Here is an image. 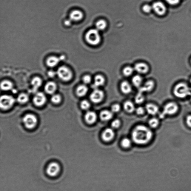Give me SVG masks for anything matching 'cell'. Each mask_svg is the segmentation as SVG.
Masks as SVG:
<instances>
[{
  "label": "cell",
  "instance_id": "f1b7e54d",
  "mask_svg": "<svg viewBox=\"0 0 191 191\" xmlns=\"http://www.w3.org/2000/svg\"><path fill=\"white\" fill-rule=\"evenodd\" d=\"M107 26V22L104 20L98 21L96 24V27L98 30H102L105 29Z\"/></svg>",
  "mask_w": 191,
  "mask_h": 191
},
{
  "label": "cell",
  "instance_id": "cb8c5ba5",
  "mask_svg": "<svg viewBox=\"0 0 191 191\" xmlns=\"http://www.w3.org/2000/svg\"><path fill=\"white\" fill-rule=\"evenodd\" d=\"M124 108L127 113H131L135 110L133 103L130 101H127L124 103Z\"/></svg>",
  "mask_w": 191,
  "mask_h": 191
},
{
  "label": "cell",
  "instance_id": "ffe728a7",
  "mask_svg": "<svg viewBox=\"0 0 191 191\" xmlns=\"http://www.w3.org/2000/svg\"><path fill=\"white\" fill-rule=\"evenodd\" d=\"M105 83V79L103 76L98 75L95 76L94 78V83L93 85V87L95 89L97 88L103 86Z\"/></svg>",
  "mask_w": 191,
  "mask_h": 191
},
{
  "label": "cell",
  "instance_id": "bcb514c9",
  "mask_svg": "<svg viewBox=\"0 0 191 191\" xmlns=\"http://www.w3.org/2000/svg\"><path fill=\"white\" fill-rule=\"evenodd\" d=\"M190 83H191V79H190Z\"/></svg>",
  "mask_w": 191,
  "mask_h": 191
},
{
  "label": "cell",
  "instance_id": "ba28073f",
  "mask_svg": "<svg viewBox=\"0 0 191 191\" xmlns=\"http://www.w3.org/2000/svg\"><path fill=\"white\" fill-rule=\"evenodd\" d=\"M61 170L60 166L58 163L52 162L49 164L46 168V173L50 177H56L59 174Z\"/></svg>",
  "mask_w": 191,
  "mask_h": 191
},
{
  "label": "cell",
  "instance_id": "6da1fadb",
  "mask_svg": "<svg viewBox=\"0 0 191 191\" xmlns=\"http://www.w3.org/2000/svg\"><path fill=\"white\" fill-rule=\"evenodd\" d=\"M131 136L133 141L136 144H145L152 140L153 133L145 125H138L134 128Z\"/></svg>",
  "mask_w": 191,
  "mask_h": 191
},
{
  "label": "cell",
  "instance_id": "7402d4cb",
  "mask_svg": "<svg viewBox=\"0 0 191 191\" xmlns=\"http://www.w3.org/2000/svg\"><path fill=\"white\" fill-rule=\"evenodd\" d=\"M88 88L85 85H81L78 86L76 90V93L79 97H83L87 93Z\"/></svg>",
  "mask_w": 191,
  "mask_h": 191
},
{
  "label": "cell",
  "instance_id": "d6a6232c",
  "mask_svg": "<svg viewBox=\"0 0 191 191\" xmlns=\"http://www.w3.org/2000/svg\"><path fill=\"white\" fill-rule=\"evenodd\" d=\"M80 107L83 110H88L90 107V104L87 100H83L81 103Z\"/></svg>",
  "mask_w": 191,
  "mask_h": 191
},
{
  "label": "cell",
  "instance_id": "603a6c76",
  "mask_svg": "<svg viewBox=\"0 0 191 191\" xmlns=\"http://www.w3.org/2000/svg\"><path fill=\"white\" fill-rule=\"evenodd\" d=\"M83 17V14L81 12L78 10L73 11L70 15V18L71 20L78 21L81 20Z\"/></svg>",
  "mask_w": 191,
  "mask_h": 191
},
{
  "label": "cell",
  "instance_id": "277c9868",
  "mask_svg": "<svg viewBox=\"0 0 191 191\" xmlns=\"http://www.w3.org/2000/svg\"><path fill=\"white\" fill-rule=\"evenodd\" d=\"M178 110V107L175 103L170 102L164 107L162 113L159 115L160 117L163 118L167 115H171L175 114Z\"/></svg>",
  "mask_w": 191,
  "mask_h": 191
},
{
  "label": "cell",
  "instance_id": "60d3db41",
  "mask_svg": "<svg viewBox=\"0 0 191 191\" xmlns=\"http://www.w3.org/2000/svg\"><path fill=\"white\" fill-rule=\"evenodd\" d=\"M167 2L171 5H176L180 2V0H165Z\"/></svg>",
  "mask_w": 191,
  "mask_h": 191
},
{
  "label": "cell",
  "instance_id": "1f68e13d",
  "mask_svg": "<svg viewBox=\"0 0 191 191\" xmlns=\"http://www.w3.org/2000/svg\"><path fill=\"white\" fill-rule=\"evenodd\" d=\"M121 144L122 147L126 148L130 147L131 144V141L130 139L127 138H124L122 140L121 142Z\"/></svg>",
  "mask_w": 191,
  "mask_h": 191
},
{
  "label": "cell",
  "instance_id": "484cf974",
  "mask_svg": "<svg viewBox=\"0 0 191 191\" xmlns=\"http://www.w3.org/2000/svg\"><path fill=\"white\" fill-rule=\"evenodd\" d=\"M60 58L55 56H51L47 59V64L48 66L50 67H53L57 65L60 60Z\"/></svg>",
  "mask_w": 191,
  "mask_h": 191
},
{
  "label": "cell",
  "instance_id": "ee69618b",
  "mask_svg": "<svg viewBox=\"0 0 191 191\" xmlns=\"http://www.w3.org/2000/svg\"><path fill=\"white\" fill-rule=\"evenodd\" d=\"M70 23V22L69 21H66V22H65V24L67 25H69Z\"/></svg>",
  "mask_w": 191,
  "mask_h": 191
},
{
  "label": "cell",
  "instance_id": "b9f144b4",
  "mask_svg": "<svg viewBox=\"0 0 191 191\" xmlns=\"http://www.w3.org/2000/svg\"><path fill=\"white\" fill-rule=\"evenodd\" d=\"M186 122L188 126L191 127V115H189L187 117Z\"/></svg>",
  "mask_w": 191,
  "mask_h": 191
},
{
  "label": "cell",
  "instance_id": "5b68a950",
  "mask_svg": "<svg viewBox=\"0 0 191 191\" xmlns=\"http://www.w3.org/2000/svg\"><path fill=\"white\" fill-rule=\"evenodd\" d=\"M15 102V98L11 96L2 95L0 98V107L3 110H7L13 107Z\"/></svg>",
  "mask_w": 191,
  "mask_h": 191
},
{
  "label": "cell",
  "instance_id": "2e32d148",
  "mask_svg": "<svg viewBox=\"0 0 191 191\" xmlns=\"http://www.w3.org/2000/svg\"><path fill=\"white\" fill-rule=\"evenodd\" d=\"M56 83L53 81L48 82L44 87L45 91L47 93L50 95L54 93L56 90Z\"/></svg>",
  "mask_w": 191,
  "mask_h": 191
},
{
  "label": "cell",
  "instance_id": "4316f807",
  "mask_svg": "<svg viewBox=\"0 0 191 191\" xmlns=\"http://www.w3.org/2000/svg\"><path fill=\"white\" fill-rule=\"evenodd\" d=\"M143 79L139 75H136L133 78L132 81L133 84L136 87H138L141 86Z\"/></svg>",
  "mask_w": 191,
  "mask_h": 191
},
{
  "label": "cell",
  "instance_id": "8fae6325",
  "mask_svg": "<svg viewBox=\"0 0 191 191\" xmlns=\"http://www.w3.org/2000/svg\"><path fill=\"white\" fill-rule=\"evenodd\" d=\"M152 9L155 13L160 16L165 14L166 11V7L163 3L160 1H157L154 3L152 6Z\"/></svg>",
  "mask_w": 191,
  "mask_h": 191
},
{
  "label": "cell",
  "instance_id": "7c38bea8",
  "mask_svg": "<svg viewBox=\"0 0 191 191\" xmlns=\"http://www.w3.org/2000/svg\"><path fill=\"white\" fill-rule=\"evenodd\" d=\"M115 133L112 128H107L103 131L101 134V138L106 142L111 141L114 138Z\"/></svg>",
  "mask_w": 191,
  "mask_h": 191
},
{
  "label": "cell",
  "instance_id": "f546056e",
  "mask_svg": "<svg viewBox=\"0 0 191 191\" xmlns=\"http://www.w3.org/2000/svg\"><path fill=\"white\" fill-rule=\"evenodd\" d=\"M149 124L151 127L155 128L157 127L159 124V120L156 118H152L149 120Z\"/></svg>",
  "mask_w": 191,
  "mask_h": 191
},
{
  "label": "cell",
  "instance_id": "8992f818",
  "mask_svg": "<svg viewBox=\"0 0 191 191\" xmlns=\"http://www.w3.org/2000/svg\"><path fill=\"white\" fill-rule=\"evenodd\" d=\"M57 74L61 80L65 81H68L72 77V73L71 70L65 66L59 67L57 72Z\"/></svg>",
  "mask_w": 191,
  "mask_h": 191
},
{
  "label": "cell",
  "instance_id": "4dcf8cb0",
  "mask_svg": "<svg viewBox=\"0 0 191 191\" xmlns=\"http://www.w3.org/2000/svg\"><path fill=\"white\" fill-rule=\"evenodd\" d=\"M144 97L143 94L141 93L138 92L135 98V101L137 104H139L142 103L144 101Z\"/></svg>",
  "mask_w": 191,
  "mask_h": 191
},
{
  "label": "cell",
  "instance_id": "f6af8a7d",
  "mask_svg": "<svg viewBox=\"0 0 191 191\" xmlns=\"http://www.w3.org/2000/svg\"><path fill=\"white\" fill-rule=\"evenodd\" d=\"M13 92L14 93H16V92H17V91H16L15 89H13Z\"/></svg>",
  "mask_w": 191,
  "mask_h": 191
},
{
  "label": "cell",
  "instance_id": "836d02e7",
  "mask_svg": "<svg viewBox=\"0 0 191 191\" xmlns=\"http://www.w3.org/2000/svg\"><path fill=\"white\" fill-rule=\"evenodd\" d=\"M51 101L55 104H58L61 102V96L58 94H55L52 96L51 98Z\"/></svg>",
  "mask_w": 191,
  "mask_h": 191
},
{
  "label": "cell",
  "instance_id": "d4e9b609",
  "mask_svg": "<svg viewBox=\"0 0 191 191\" xmlns=\"http://www.w3.org/2000/svg\"><path fill=\"white\" fill-rule=\"evenodd\" d=\"M13 85L12 82L8 80H4L1 82V89L4 91H9L13 89Z\"/></svg>",
  "mask_w": 191,
  "mask_h": 191
},
{
  "label": "cell",
  "instance_id": "ab89813d",
  "mask_svg": "<svg viewBox=\"0 0 191 191\" xmlns=\"http://www.w3.org/2000/svg\"><path fill=\"white\" fill-rule=\"evenodd\" d=\"M152 9V7L150 5H148V4H146V5L143 6V11L146 13H149L150 12Z\"/></svg>",
  "mask_w": 191,
  "mask_h": 191
},
{
  "label": "cell",
  "instance_id": "9a60e30c",
  "mask_svg": "<svg viewBox=\"0 0 191 191\" xmlns=\"http://www.w3.org/2000/svg\"><path fill=\"white\" fill-rule=\"evenodd\" d=\"M113 113L112 111L105 110L101 112L100 114V117L101 120L104 121H107L112 118L113 116Z\"/></svg>",
  "mask_w": 191,
  "mask_h": 191
},
{
  "label": "cell",
  "instance_id": "74e56055",
  "mask_svg": "<svg viewBox=\"0 0 191 191\" xmlns=\"http://www.w3.org/2000/svg\"><path fill=\"white\" fill-rule=\"evenodd\" d=\"M83 80L84 83H85V84H89L90 83L91 81H92V78H91L90 76L89 75L85 76L83 77Z\"/></svg>",
  "mask_w": 191,
  "mask_h": 191
},
{
  "label": "cell",
  "instance_id": "7a4b0ae2",
  "mask_svg": "<svg viewBox=\"0 0 191 191\" xmlns=\"http://www.w3.org/2000/svg\"><path fill=\"white\" fill-rule=\"evenodd\" d=\"M174 95L179 98H184L191 95L190 89L187 85L184 83L178 84L175 87L174 91Z\"/></svg>",
  "mask_w": 191,
  "mask_h": 191
},
{
  "label": "cell",
  "instance_id": "d590c367",
  "mask_svg": "<svg viewBox=\"0 0 191 191\" xmlns=\"http://www.w3.org/2000/svg\"><path fill=\"white\" fill-rule=\"evenodd\" d=\"M120 121L118 119H116L113 120L111 123V126L114 129H117L119 128L121 125Z\"/></svg>",
  "mask_w": 191,
  "mask_h": 191
},
{
  "label": "cell",
  "instance_id": "52a82bcc",
  "mask_svg": "<svg viewBox=\"0 0 191 191\" xmlns=\"http://www.w3.org/2000/svg\"><path fill=\"white\" fill-rule=\"evenodd\" d=\"M23 122L26 128L29 129H33L37 125V118L34 115L27 114L24 116Z\"/></svg>",
  "mask_w": 191,
  "mask_h": 191
},
{
  "label": "cell",
  "instance_id": "3957f363",
  "mask_svg": "<svg viewBox=\"0 0 191 191\" xmlns=\"http://www.w3.org/2000/svg\"><path fill=\"white\" fill-rule=\"evenodd\" d=\"M86 41L90 44L96 45L101 41V37L98 30L91 29L87 33L86 35Z\"/></svg>",
  "mask_w": 191,
  "mask_h": 191
},
{
  "label": "cell",
  "instance_id": "83f0119b",
  "mask_svg": "<svg viewBox=\"0 0 191 191\" xmlns=\"http://www.w3.org/2000/svg\"><path fill=\"white\" fill-rule=\"evenodd\" d=\"M29 100V97L25 93L20 94L18 96L17 101L21 104H24L27 103Z\"/></svg>",
  "mask_w": 191,
  "mask_h": 191
},
{
  "label": "cell",
  "instance_id": "7bdbcfd3",
  "mask_svg": "<svg viewBox=\"0 0 191 191\" xmlns=\"http://www.w3.org/2000/svg\"><path fill=\"white\" fill-rule=\"evenodd\" d=\"M55 74H56V73H55V72L52 71H49L48 73V75L49 77H54Z\"/></svg>",
  "mask_w": 191,
  "mask_h": 191
},
{
  "label": "cell",
  "instance_id": "e0dca14e",
  "mask_svg": "<svg viewBox=\"0 0 191 191\" xmlns=\"http://www.w3.org/2000/svg\"><path fill=\"white\" fill-rule=\"evenodd\" d=\"M134 69L140 74H145L148 71L149 67L146 64L143 63H140L136 64Z\"/></svg>",
  "mask_w": 191,
  "mask_h": 191
},
{
  "label": "cell",
  "instance_id": "44dd1931",
  "mask_svg": "<svg viewBox=\"0 0 191 191\" xmlns=\"http://www.w3.org/2000/svg\"><path fill=\"white\" fill-rule=\"evenodd\" d=\"M121 90L123 93L128 94L130 93L132 91V87L128 82L124 81L121 83Z\"/></svg>",
  "mask_w": 191,
  "mask_h": 191
},
{
  "label": "cell",
  "instance_id": "d6986e66",
  "mask_svg": "<svg viewBox=\"0 0 191 191\" xmlns=\"http://www.w3.org/2000/svg\"><path fill=\"white\" fill-rule=\"evenodd\" d=\"M146 110L149 114L154 115L157 114L159 111L158 106L153 104H148L146 106Z\"/></svg>",
  "mask_w": 191,
  "mask_h": 191
},
{
  "label": "cell",
  "instance_id": "30bf717a",
  "mask_svg": "<svg viewBox=\"0 0 191 191\" xmlns=\"http://www.w3.org/2000/svg\"><path fill=\"white\" fill-rule=\"evenodd\" d=\"M34 104L37 107H41L44 105L46 101L45 95L43 93L37 92L34 96L33 99Z\"/></svg>",
  "mask_w": 191,
  "mask_h": 191
},
{
  "label": "cell",
  "instance_id": "4fadbf2b",
  "mask_svg": "<svg viewBox=\"0 0 191 191\" xmlns=\"http://www.w3.org/2000/svg\"><path fill=\"white\" fill-rule=\"evenodd\" d=\"M155 86L154 82L152 80L148 81L143 86L139 89V92L144 94V93L150 92Z\"/></svg>",
  "mask_w": 191,
  "mask_h": 191
},
{
  "label": "cell",
  "instance_id": "e575fe53",
  "mask_svg": "<svg viewBox=\"0 0 191 191\" xmlns=\"http://www.w3.org/2000/svg\"><path fill=\"white\" fill-rule=\"evenodd\" d=\"M133 71L134 70L132 68L130 67H127L124 68L123 73L125 76H129L132 74Z\"/></svg>",
  "mask_w": 191,
  "mask_h": 191
},
{
  "label": "cell",
  "instance_id": "f35d334b",
  "mask_svg": "<svg viewBox=\"0 0 191 191\" xmlns=\"http://www.w3.org/2000/svg\"><path fill=\"white\" fill-rule=\"evenodd\" d=\"M136 113L139 115H141L144 113L145 110L142 107H139L135 109Z\"/></svg>",
  "mask_w": 191,
  "mask_h": 191
},
{
  "label": "cell",
  "instance_id": "7dc6e473",
  "mask_svg": "<svg viewBox=\"0 0 191 191\" xmlns=\"http://www.w3.org/2000/svg\"><path fill=\"white\" fill-rule=\"evenodd\" d=\"M190 100H191V98H190Z\"/></svg>",
  "mask_w": 191,
  "mask_h": 191
},
{
  "label": "cell",
  "instance_id": "5bb4252c",
  "mask_svg": "<svg viewBox=\"0 0 191 191\" xmlns=\"http://www.w3.org/2000/svg\"><path fill=\"white\" fill-rule=\"evenodd\" d=\"M85 119L87 123L89 124L95 123L97 119L96 113L92 111L87 112L85 115Z\"/></svg>",
  "mask_w": 191,
  "mask_h": 191
},
{
  "label": "cell",
  "instance_id": "9c48e42d",
  "mask_svg": "<svg viewBox=\"0 0 191 191\" xmlns=\"http://www.w3.org/2000/svg\"><path fill=\"white\" fill-rule=\"evenodd\" d=\"M104 96V93L103 91L96 89L94 90L90 94V99L92 102L98 104L102 101Z\"/></svg>",
  "mask_w": 191,
  "mask_h": 191
},
{
  "label": "cell",
  "instance_id": "ac0fdd59",
  "mask_svg": "<svg viewBox=\"0 0 191 191\" xmlns=\"http://www.w3.org/2000/svg\"><path fill=\"white\" fill-rule=\"evenodd\" d=\"M31 84L33 87L32 92L35 93L37 90L41 86L42 84L41 79L38 77H35L32 79L31 81Z\"/></svg>",
  "mask_w": 191,
  "mask_h": 191
},
{
  "label": "cell",
  "instance_id": "8d00e7d4",
  "mask_svg": "<svg viewBox=\"0 0 191 191\" xmlns=\"http://www.w3.org/2000/svg\"><path fill=\"white\" fill-rule=\"evenodd\" d=\"M121 107L118 104H113L111 107V111L113 113H116L120 111Z\"/></svg>",
  "mask_w": 191,
  "mask_h": 191
}]
</instances>
